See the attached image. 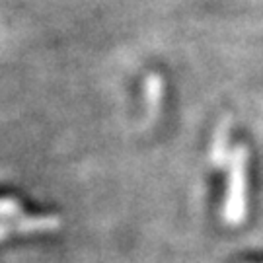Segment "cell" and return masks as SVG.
Instances as JSON below:
<instances>
[{
	"label": "cell",
	"mask_w": 263,
	"mask_h": 263,
	"mask_svg": "<svg viewBox=\"0 0 263 263\" xmlns=\"http://www.w3.org/2000/svg\"><path fill=\"white\" fill-rule=\"evenodd\" d=\"M246 166H248V151L246 146H236L228 160V187L222 207V216L228 224H240L246 218L248 209V181H246Z\"/></svg>",
	"instance_id": "cell-1"
},
{
	"label": "cell",
	"mask_w": 263,
	"mask_h": 263,
	"mask_svg": "<svg viewBox=\"0 0 263 263\" xmlns=\"http://www.w3.org/2000/svg\"><path fill=\"white\" fill-rule=\"evenodd\" d=\"M162 94H164V82L158 74H151L146 78V104L151 109V115H156L162 104Z\"/></svg>",
	"instance_id": "cell-3"
},
{
	"label": "cell",
	"mask_w": 263,
	"mask_h": 263,
	"mask_svg": "<svg viewBox=\"0 0 263 263\" xmlns=\"http://www.w3.org/2000/svg\"><path fill=\"white\" fill-rule=\"evenodd\" d=\"M230 119L224 117L222 121L218 123L213 137V144H211V162L215 168H222L226 162L230 160L232 151L228 148V139H230Z\"/></svg>",
	"instance_id": "cell-2"
}]
</instances>
